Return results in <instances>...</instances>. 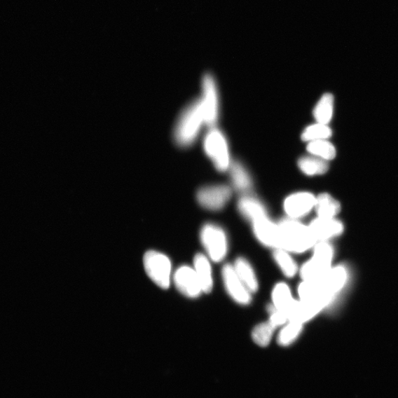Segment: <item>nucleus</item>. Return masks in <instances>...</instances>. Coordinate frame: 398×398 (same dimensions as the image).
<instances>
[{
  "label": "nucleus",
  "instance_id": "1",
  "mask_svg": "<svg viewBox=\"0 0 398 398\" xmlns=\"http://www.w3.org/2000/svg\"><path fill=\"white\" fill-rule=\"evenodd\" d=\"M280 249L290 253L301 254L314 247L317 243L308 225L298 219L287 218L278 223Z\"/></svg>",
  "mask_w": 398,
  "mask_h": 398
},
{
  "label": "nucleus",
  "instance_id": "2",
  "mask_svg": "<svg viewBox=\"0 0 398 398\" xmlns=\"http://www.w3.org/2000/svg\"><path fill=\"white\" fill-rule=\"evenodd\" d=\"M205 124L201 100L191 103L181 112L174 129L176 143L182 147L192 145Z\"/></svg>",
  "mask_w": 398,
  "mask_h": 398
},
{
  "label": "nucleus",
  "instance_id": "3",
  "mask_svg": "<svg viewBox=\"0 0 398 398\" xmlns=\"http://www.w3.org/2000/svg\"><path fill=\"white\" fill-rule=\"evenodd\" d=\"M312 258L300 269L303 281H315L323 277L331 269L333 247L328 241H320L314 247Z\"/></svg>",
  "mask_w": 398,
  "mask_h": 398
},
{
  "label": "nucleus",
  "instance_id": "4",
  "mask_svg": "<svg viewBox=\"0 0 398 398\" xmlns=\"http://www.w3.org/2000/svg\"><path fill=\"white\" fill-rule=\"evenodd\" d=\"M201 241L209 259L219 263L228 252V240L224 231L218 225L205 224L201 231Z\"/></svg>",
  "mask_w": 398,
  "mask_h": 398
},
{
  "label": "nucleus",
  "instance_id": "5",
  "mask_svg": "<svg viewBox=\"0 0 398 398\" xmlns=\"http://www.w3.org/2000/svg\"><path fill=\"white\" fill-rule=\"evenodd\" d=\"M204 149L219 172H224L230 168L231 162L228 144L221 132L211 130L205 138Z\"/></svg>",
  "mask_w": 398,
  "mask_h": 398
},
{
  "label": "nucleus",
  "instance_id": "6",
  "mask_svg": "<svg viewBox=\"0 0 398 398\" xmlns=\"http://www.w3.org/2000/svg\"><path fill=\"white\" fill-rule=\"evenodd\" d=\"M144 266L149 277L158 287L167 289L170 287L172 263L166 255L149 251L144 256Z\"/></svg>",
  "mask_w": 398,
  "mask_h": 398
},
{
  "label": "nucleus",
  "instance_id": "7",
  "mask_svg": "<svg viewBox=\"0 0 398 398\" xmlns=\"http://www.w3.org/2000/svg\"><path fill=\"white\" fill-rule=\"evenodd\" d=\"M203 95L200 99L205 115V125L214 126L219 118V94L214 78L205 76L203 83Z\"/></svg>",
  "mask_w": 398,
  "mask_h": 398
},
{
  "label": "nucleus",
  "instance_id": "8",
  "mask_svg": "<svg viewBox=\"0 0 398 398\" xmlns=\"http://www.w3.org/2000/svg\"><path fill=\"white\" fill-rule=\"evenodd\" d=\"M232 190L224 184L204 187L197 193L199 204L212 211L220 210L230 201Z\"/></svg>",
  "mask_w": 398,
  "mask_h": 398
},
{
  "label": "nucleus",
  "instance_id": "9",
  "mask_svg": "<svg viewBox=\"0 0 398 398\" xmlns=\"http://www.w3.org/2000/svg\"><path fill=\"white\" fill-rule=\"evenodd\" d=\"M222 277L227 293L235 302L241 306H247L251 303L252 293L240 280L233 266L225 265L222 269Z\"/></svg>",
  "mask_w": 398,
  "mask_h": 398
},
{
  "label": "nucleus",
  "instance_id": "10",
  "mask_svg": "<svg viewBox=\"0 0 398 398\" xmlns=\"http://www.w3.org/2000/svg\"><path fill=\"white\" fill-rule=\"evenodd\" d=\"M317 197L308 192L290 195L284 202L283 208L289 218L300 219L315 207Z\"/></svg>",
  "mask_w": 398,
  "mask_h": 398
},
{
  "label": "nucleus",
  "instance_id": "11",
  "mask_svg": "<svg viewBox=\"0 0 398 398\" xmlns=\"http://www.w3.org/2000/svg\"><path fill=\"white\" fill-rule=\"evenodd\" d=\"M252 224L254 235L263 245L274 249H280L278 224L267 216L252 221Z\"/></svg>",
  "mask_w": 398,
  "mask_h": 398
},
{
  "label": "nucleus",
  "instance_id": "12",
  "mask_svg": "<svg viewBox=\"0 0 398 398\" xmlns=\"http://www.w3.org/2000/svg\"><path fill=\"white\" fill-rule=\"evenodd\" d=\"M174 280L178 290L189 298H196L203 292L193 268L188 266L179 267L175 273Z\"/></svg>",
  "mask_w": 398,
  "mask_h": 398
},
{
  "label": "nucleus",
  "instance_id": "13",
  "mask_svg": "<svg viewBox=\"0 0 398 398\" xmlns=\"http://www.w3.org/2000/svg\"><path fill=\"white\" fill-rule=\"evenodd\" d=\"M310 231L317 242L328 241L342 234L344 227L342 223L335 219L317 217L308 225Z\"/></svg>",
  "mask_w": 398,
  "mask_h": 398
},
{
  "label": "nucleus",
  "instance_id": "14",
  "mask_svg": "<svg viewBox=\"0 0 398 398\" xmlns=\"http://www.w3.org/2000/svg\"><path fill=\"white\" fill-rule=\"evenodd\" d=\"M238 207L240 214L251 222L268 216V212L263 203L249 195L240 198Z\"/></svg>",
  "mask_w": 398,
  "mask_h": 398
},
{
  "label": "nucleus",
  "instance_id": "15",
  "mask_svg": "<svg viewBox=\"0 0 398 398\" xmlns=\"http://www.w3.org/2000/svg\"><path fill=\"white\" fill-rule=\"evenodd\" d=\"M194 270L200 282L203 291L208 294L213 288L212 271L209 259L203 254H197L194 258Z\"/></svg>",
  "mask_w": 398,
  "mask_h": 398
},
{
  "label": "nucleus",
  "instance_id": "16",
  "mask_svg": "<svg viewBox=\"0 0 398 398\" xmlns=\"http://www.w3.org/2000/svg\"><path fill=\"white\" fill-rule=\"evenodd\" d=\"M233 266L236 274L249 291L251 293L257 291L259 289L258 278L249 261L244 258H238Z\"/></svg>",
  "mask_w": 398,
  "mask_h": 398
},
{
  "label": "nucleus",
  "instance_id": "17",
  "mask_svg": "<svg viewBox=\"0 0 398 398\" xmlns=\"http://www.w3.org/2000/svg\"><path fill=\"white\" fill-rule=\"evenodd\" d=\"M231 177L235 190L240 193H248L252 186V181L248 170L239 162L231 163Z\"/></svg>",
  "mask_w": 398,
  "mask_h": 398
},
{
  "label": "nucleus",
  "instance_id": "18",
  "mask_svg": "<svg viewBox=\"0 0 398 398\" xmlns=\"http://www.w3.org/2000/svg\"><path fill=\"white\" fill-rule=\"evenodd\" d=\"M315 208L318 217L335 219L340 212L341 206L339 203L331 195L322 193L317 197Z\"/></svg>",
  "mask_w": 398,
  "mask_h": 398
},
{
  "label": "nucleus",
  "instance_id": "19",
  "mask_svg": "<svg viewBox=\"0 0 398 398\" xmlns=\"http://www.w3.org/2000/svg\"><path fill=\"white\" fill-rule=\"evenodd\" d=\"M273 306L279 310L285 312L291 305L294 298L289 287L285 282L276 284L272 293Z\"/></svg>",
  "mask_w": 398,
  "mask_h": 398
},
{
  "label": "nucleus",
  "instance_id": "20",
  "mask_svg": "<svg viewBox=\"0 0 398 398\" xmlns=\"http://www.w3.org/2000/svg\"><path fill=\"white\" fill-rule=\"evenodd\" d=\"M298 166L308 176L322 175L328 172L329 164L317 156H303L298 161Z\"/></svg>",
  "mask_w": 398,
  "mask_h": 398
},
{
  "label": "nucleus",
  "instance_id": "21",
  "mask_svg": "<svg viewBox=\"0 0 398 398\" xmlns=\"http://www.w3.org/2000/svg\"><path fill=\"white\" fill-rule=\"evenodd\" d=\"M334 99L331 94L324 95L317 103L314 116L317 123L328 125L334 115Z\"/></svg>",
  "mask_w": 398,
  "mask_h": 398
},
{
  "label": "nucleus",
  "instance_id": "22",
  "mask_svg": "<svg viewBox=\"0 0 398 398\" xmlns=\"http://www.w3.org/2000/svg\"><path fill=\"white\" fill-rule=\"evenodd\" d=\"M273 255L276 263L286 277L293 278L300 271L290 252L282 249H275Z\"/></svg>",
  "mask_w": 398,
  "mask_h": 398
},
{
  "label": "nucleus",
  "instance_id": "23",
  "mask_svg": "<svg viewBox=\"0 0 398 398\" xmlns=\"http://www.w3.org/2000/svg\"><path fill=\"white\" fill-rule=\"evenodd\" d=\"M307 150L312 156L326 161L334 160L336 155L334 146L327 139L309 142Z\"/></svg>",
  "mask_w": 398,
  "mask_h": 398
},
{
  "label": "nucleus",
  "instance_id": "24",
  "mask_svg": "<svg viewBox=\"0 0 398 398\" xmlns=\"http://www.w3.org/2000/svg\"><path fill=\"white\" fill-rule=\"evenodd\" d=\"M303 330V324L288 322L282 326L277 336V343L282 347L292 345L300 336Z\"/></svg>",
  "mask_w": 398,
  "mask_h": 398
},
{
  "label": "nucleus",
  "instance_id": "25",
  "mask_svg": "<svg viewBox=\"0 0 398 398\" xmlns=\"http://www.w3.org/2000/svg\"><path fill=\"white\" fill-rule=\"evenodd\" d=\"M275 329V327L269 321L263 322L254 329L252 339L260 347H267L271 343Z\"/></svg>",
  "mask_w": 398,
  "mask_h": 398
},
{
  "label": "nucleus",
  "instance_id": "26",
  "mask_svg": "<svg viewBox=\"0 0 398 398\" xmlns=\"http://www.w3.org/2000/svg\"><path fill=\"white\" fill-rule=\"evenodd\" d=\"M332 135V131L328 125L317 123L309 125L302 135L303 141L312 142L328 139Z\"/></svg>",
  "mask_w": 398,
  "mask_h": 398
},
{
  "label": "nucleus",
  "instance_id": "27",
  "mask_svg": "<svg viewBox=\"0 0 398 398\" xmlns=\"http://www.w3.org/2000/svg\"><path fill=\"white\" fill-rule=\"evenodd\" d=\"M270 317L268 321L271 322L275 328L283 326L289 322V319L285 312L275 309L273 306L269 308Z\"/></svg>",
  "mask_w": 398,
  "mask_h": 398
}]
</instances>
